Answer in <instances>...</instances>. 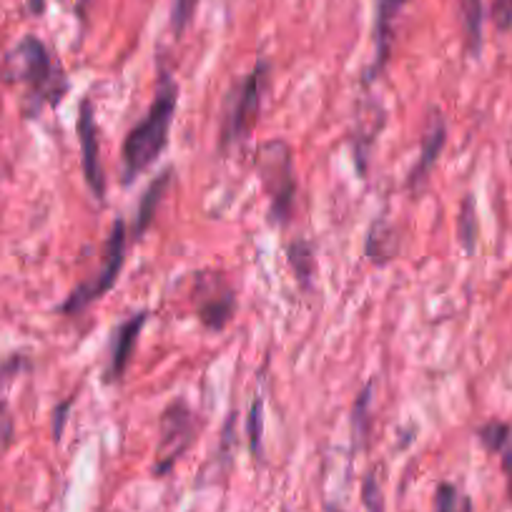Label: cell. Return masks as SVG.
<instances>
[{
    "label": "cell",
    "mask_w": 512,
    "mask_h": 512,
    "mask_svg": "<svg viewBox=\"0 0 512 512\" xmlns=\"http://www.w3.org/2000/svg\"><path fill=\"white\" fill-rule=\"evenodd\" d=\"M3 76L8 83L23 88L28 116H36L46 106H56L68 88L63 68L53 61L48 48L36 36H26L16 43L6 56Z\"/></svg>",
    "instance_id": "6da1fadb"
},
{
    "label": "cell",
    "mask_w": 512,
    "mask_h": 512,
    "mask_svg": "<svg viewBox=\"0 0 512 512\" xmlns=\"http://www.w3.org/2000/svg\"><path fill=\"white\" fill-rule=\"evenodd\" d=\"M179 106V86L171 76H161L156 96L146 116L128 131L123 141V181L144 174L169 144V131Z\"/></svg>",
    "instance_id": "7a4b0ae2"
},
{
    "label": "cell",
    "mask_w": 512,
    "mask_h": 512,
    "mask_svg": "<svg viewBox=\"0 0 512 512\" xmlns=\"http://www.w3.org/2000/svg\"><path fill=\"white\" fill-rule=\"evenodd\" d=\"M256 169L272 201L274 221L287 224L294 209V196H297V176H294V159L289 146L284 141L264 144L256 156Z\"/></svg>",
    "instance_id": "3957f363"
},
{
    "label": "cell",
    "mask_w": 512,
    "mask_h": 512,
    "mask_svg": "<svg viewBox=\"0 0 512 512\" xmlns=\"http://www.w3.org/2000/svg\"><path fill=\"white\" fill-rule=\"evenodd\" d=\"M269 91V63L259 61L249 71V76L236 86L234 98H231L229 113H226L224 121V134L221 141L224 146L239 144L246 139L254 123L259 121V113H262L264 96Z\"/></svg>",
    "instance_id": "277c9868"
},
{
    "label": "cell",
    "mask_w": 512,
    "mask_h": 512,
    "mask_svg": "<svg viewBox=\"0 0 512 512\" xmlns=\"http://www.w3.org/2000/svg\"><path fill=\"white\" fill-rule=\"evenodd\" d=\"M123 259H126V224L121 219L113 224L111 236L106 241V251H103V259H101V269L93 274L88 282L78 284L68 299L63 302L61 312L63 314H78L88 307V304L98 302L108 289L116 284L118 274L123 269Z\"/></svg>",
    "instance_id": "5b68a950"
},
{
    "label": "cell",
    "mask_w": 512,
    "mask_h": 512,
    "mask_svg": "<svg viewBox=\"0 0 512 512\" xmlns=\"http://www.w3.org/2000/svg\"><path fill=\"white\" fill-rule=\"evenodd\" d=\"M199 432L196 412L189 410L186 402H174L169 410L161 415V440L156 445V475H166L176 465L181 455L191 447Z\"/></svg>",
    "instance_id": "8992f818"
},
{
    "label": "cell",
    "mask_w": 512,
    "mask_h": 512,
    "mask_svg": "<svg viewBox=\"0 0 512 512\" xmlns=\"http://www.w3.org/2000/svg\"><path fill=\"white\" fill-rule=\"evenodd\" d=\"M194 307L201 324L224 329L236 312V294L221 272H199L194 279Z\"/></svg>",
    "instance_id": "52a82bcc"
},
{
    "label": "cell",
    "mask_w": 512,
    "mask_h": 512,
    "mask_svg": "<svg viewBox=\"0 0 512 512\" xmlns=\"http://www.w3.org/2000/svg\"><path fill=\"white\" fill-rule=\"evenodd\" d=\"M78 141H81V164L83 174H86V184L91 189V194L98 201H103L106 194V174H103L101 164V144H98V128H96V116H93L91 103H81V116H78Z\"/></svg>",
    "instance_id": "ba28073f"
},
{
    "label": "cell",
    "mask_w": 512,
    "mask_h": 512,
    "mask_svg": "<svg viewBox=\"0 0 512 512\" xmlns=\"http://www.w3.org/2000/svg\"><path fill=\"white\" fill-rule=\"evenodd\" d=\"M146 317H149L146 312L134 314V317L126 319V322L116 329V334H113L111 364H108V379H111V382L113 379H121L123 372H126L128 362L134 357L136 342H139L141 332H144Z\"/></svg>",
    "instance_id": "9c48e42d"
},
{
    "label": "cell",
    "mask_w": 512,
    "mask_h": 512,
    "mask_svg": "<svg viewBox=\"0 0 512 512\" xmlns=\"http://www.w3.org/2000/svg\"><path fill=\"white\" fill-rule=\"evenodd\" d=\"M447 141V126L445 118H442L440 111H432L430 123H427V131L422 136V146H420V159H417V166L412 169L410 174V184H420L425 181V176L430 174V169L435 166V161L440 159L442 149H445Z\"/></svg>",
    "instance_id": "30bf717a"
},
{
    "label": "cell",
    "mask_w": 512,
    "mask_h": 512,
    "mask_svg": "<svg viewBox=\"0 0 512 512\" xmlns=\"http://www.w3.org/2000/svg\"><path fill=\"white\" fill-rule=\"evenodd\" d=\"M410 0H377V23H374V41H377V66L374 71L387 63L392 46V33H395V21ZM372 71V73H374Z\"/></svg>",
    "instance_id": "8fae6325"
},
{
    "label": "cell",
    "mask_w": 512,
    "mask_h": 512,
    "mask_svg": "<svg viewBox=\"0 0 512 512\" xmlns=\"http://www.w3.org/2000/svg\"><path fill=\"white\" fill-rule=\"evenodd\" d=\"M169 186H171V171H164L161 176H156V181H151V186L146 189V194L141 196L139 209H136V221H134L136 239H139V236H144V231L149 229V224L154 221L156 209H159L161 201H164Z\"/></svg>",
    "instance_id": "7c38bea8"
},
{
    "label": "cell",
    "mask_w": 512,
    "mask_h": 512,
    "mask_svg": "<svg viewBox=\"0 0 512 512\" xmlns=\"http://www.w3.org/2000/svg\"><path fill=\"white\" fill-rule=\"evenodd\" d=\"M397 254V236L384 221H377L369 231L367 239V256L372 264H387Z\"/></svg>",
    "instance_id": "4fadbf2b"
},
{
    "label": "cell",
    "mask_w": 512,
    "mask_h": 512,
    "mask_svg": "<svg viewBox=\"0 0 512 512\" xmlns=\"http://www.w3.org/2000/svg\"><path fill=\"white\" fill-rule=\"evenodd\" d=\"M462 23H465V38L472 53L482 48V0H460Z\"/></svg>",
    "instance_id": "5bb4252c"
},
{
    "label": "cell",
    "mask_w": 512,
    "mask_h": 512,
    "mask_svg": "<svg viewBox=\"0 0 512 512\" xmlns=\"http://www.w3.org/2000/svg\"><path fill=\"white\" fill-rule=\"evenodd\" d=\"M435 512H472L470 495L452 482H442L435 492Z\"/></svg>",
    "instance_id": "9a60e30c"
},
{
    "label": "cell",
    "mask_w": 512,
    "mask_h": 512,
    "mask_svg": "<svg viewBox=\"0 0 512 512\" xmlns=\"http://www.w3.org/2000/svg\"><path fill=\"white\" fill-rule=\"evenodd\" d=\"M457 236H460V241H462V246H465V251L475 249V241H477V216H475V204H472L470 196H467V199L462 201L460 216H457Z\"/></svg>",
    "instance_id": "2e32d148"
},
{
    "label": "cell",
    "mask_w": 512,
    "mask_h": 512,
    "mask_svg": "<svg viewBox=\"0 0 512 512\" xmlns=\"http://www.w3.org/2000/svg\"><path fill=\"white\" fill-rule=\"evenodd\" d=\"M477 437H480V442L485 445V450L495 452V455H500L502 447L507 445V442L512 440V427L507 425V422H487L485 427H480V432H477Z\"/></svg>",
    "instance_id": "e0dca14e"
},
{
    "label": "cell",
    "mask_w": 512,
    "mask_h": 512,
    "mask_svg": "<svg viewBox=\"0 0 512 512\" xmlns=\"http://www.w3.org/2000/svg\"><path fill=\"white\" fill-rule=\"evenodd\" d=\"M289 264H292V269L297 272L299 282L307 284L309 274L314 272L312 249H309L304 241H297V244H292V246H289Z\"/></svg>",
    "instance_id": "ac0fdd59"
},
{
    "label": "cell",
    "mask_w": 512,
    "mask_h": 512,
    "mask_svg": "<svg viewBox=\"0 0 512 512\" xmlns=\"http://www.w3.org/2000/svg\"><path fill=\"white\" fill-rule=\"evenodd\" d=\"M196 6H199V0H174V13H171V28H174L176 36L189 28L191 18H194Z\"/></svg>",
    "instance_id": "d6986e66"
},
{
    "label": "cell",
    "mask_w": 512,
    "mask_h": 512,
    "mask_svg": "<svg viewBox=\"0 0 512 512\" xmlns=\"http://www.w3.org/2000/svg\"><path fill=\"white\" fill-rule=\"evenodd\" d=\"M262 432H264V410L262 400H254L249 415V440H251V452L254 455H262Z\"/></svg>",
    "instance_id": "ffe728a7"
},
{
    "label": "cell",
    "mask_w": 512,
    "mask_h": 512,
    "mask_svg": "<svg viewBox=\"0 0 512 512\" xmlns=\"http://www.w3.org/2000/svg\"><path fill=\"white\" fill-rule=\"evenodd\" d=\"M490 18L497 31H510L512 28V0H492Z\"/></svg>",
    "instance_id": "44dd1931"
},
{
    "label": "cell",
    "mask_w": 512,
    "mask_h": 512,
    "mask_svg": "<svg viewBox=\"0 0 512 512\" xmlns=\"http://www.w3.org/2000/svg\"><path fill=\"white\" fill-rule=\"evenodd\" d=\"M500 457H502V472H505V480H507V497L512 500V440L502 447Z\"/></svg>",
    "instance_id": "7402d4cb"
},
{
    "label": "cell",
    "mask_w": 512,
    "mask_h": 512,
    "mask_svg": "<svg viewBox=\"0 0 512 512\" xmlns=\"http://www.w3.org/2000/svg\"><path fill=\"white\" fill-rule=\"evenodd\" d=\"M93 0H78V13H81V18H86V11L91 8Z\"/></svg>",
    "instance_id": "603a6c76"
},
{
    "label": "cell",
    "mask_w": 512,
    "mask_h": 512,
    "mask_svg": "<svg viewBox=\"0 0 512 512\" xmlns=\"http://www.w3.org/2000/svg\"><path fill=\"white\" fill-rule=\"evenodd\" d=\"M31 11L41 13L43 11V0H31Z\"/></svg>",
    "instance_id": "cb8c5ba5"
}]
</instances>
